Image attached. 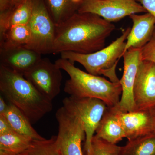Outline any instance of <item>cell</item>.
<instances>
[{"mask_svg": "<svg viewBox=\"0 0 155 155\" xmlns=\"http://www.w3.org/2000/svg\"><path fill=\"white\" fill-rule=\"evenodd\" d=\"M115 28L112 22L96 14L75 12L56 26L52 53L97 51L105 48L106 40Z\"/></svg>", "mask_w": 155, "mask_h": 155, "instance_id": "obj_1", "label": "cell"}, {"mask_svg": "<svg viewBox=\"0 0 155 155\" xmlns=\"http://www.w3.org/2000/svg\"><path fill=\"white\" fill-rule=\"evenodd\" d=\"M0 91L32 124L51 111L52 101L41 94L23 75L0 65Z\"/></svg>", "mask_w": 155, "mask_h": 155, "instance_id": "obj_2", "label": "cell"}, {"mask_svg": "<svg viewBox=\"0 0 155 155\" xmlns=\"http://www.w3.org/2000/svg\"><path fill=\"white\" fill-rule=\"evenodd\" d=\"M55 63L69 75L64 90L70 96L97 99L109 107L118 106L122 92L120 82H113L84 72L75 67L74 63L63 58L58 59Z\"/></svg>", "mask_w": 155, "mask_h": 155, "instance_id": "obj_3", "label": "cell"}, {"mask_svg": "<svg viewBox=\"0 0 155 155\" xmlns=\"http://www.w3.org/2000/svg\"><path fill=\"white\" fill-rule=\"evenodd\" d=\"M128 27L122 35L107 47L88 54L71 51L61 53V58L72 63L81 64L87 72L95 75H104L113 82H120L116 75V68L120 58L123 57L127 36L130 30Z\"/></svg>", "mask_w": 155, "mask_h": 155, "instance_id": "obj_4", "label": "cell"}, {"mask_svg": "<svg viewBox=\"0 0 155 155\" xmlns=\"http://www.w3.org/2000/svg\"><path fill=\"white\" fill-rule=\"evenodd\" d=\"M63 107L80 119L85 133L84 150L91 155V142L102 118L108 107L101 100L70 96L63 101Z\"/></svg>", "mask_w": 155, "mask_h": 155, "instance_id": "obj_5", "label": "cell"}, {"mask_svg": "<svg viewBox=\"0 0 155 155\" xmlns=\"http://www.w3.org/2000/svg\"><path fill=\"white\" fill-rule=\"evenodd\" d=\"M30 41L24 47L41 54L52 53L56 25L43 0H33V9L28 24Z\"/></svg>", "mask_w": 155, "mask_h": 155, "instance_id": "obj_6", "label": "cell"}, {"mask_svg": "<svg viewBox=\"0 0 155 155\" xmlns=\"http://www.w3.org/2000/svg\"><path fill=\"white\" fill-rule=\"evenodd\" d=\"M56 118L59 125L57 142L62 155H83L81 143L85 133L80 119L63 106L57 110Z\"/></svg>", "mask_w": 155, "mask_h": 155, "instance_id": "obj_7", "label": "cell"}, {"mask_svg": "<svg viewBox=\"0 0 155 155\" xmlns=\"http://www.w3.org/2000/svg\"><path fill=\"white\" fill-rule=\"evenodd\" d=\"M77 12L96 14L111 22L131 14L147 13L136 0H83Z\"/></svg>", "mask_w": 155, "mask_h": 155, "instance_id": "obj_8", "label": "cell"}, {"mask_svg": "<svg viewBox=\"0 0 155 155\" xmlns=\"http://www.w3.org/2000/svg\"><path fill=\"white\" fill-rule=\"evenodd\" d=\"M61 69L47 58H41L23 76L41 94L52 101L61 91Z\"/></svg>", "mask_w": 155, "mask_h": 155, "instance_id": "obj_9", "label": "cell"}, {"mask_svg": "<svg viewBox=\"0 0 155 155\" xmlns=\"http://www.w3.org/2000/svg\"><path fill=\"white\" fill-rule=\"evenodd\" d=\"M141 49L130 48L123 54L124 71L120 83L122 92L120 101L116 107L119 110H136L133 90L139 67L141 63Z\"/></svg>", "mask_w": 155, "mask_h": 155, "instance_id": "obj_10", "label": "cell"}, {"mask_svg": "<svg viewBox=\"0 0 155 155\" xmlns=\"http://www.w3.org/2000/svg\"><path fill=\"white\" fill-rule=\"evenodd\" d=\"M136 110L155 107V65L142 61L139 67L133 90Z\"/></svg>", "mask_w": 155, "mask_h": 155, "instance_id": "obj_11", "label": "cell"}, {"mask_svg": "<svg viewBox=\"0 0 155 155\" xmlns=\"http://www.w3.org/2000/svg\"><path fill=\"white\" fill-rule=\"evenodd\" d=\"M115 108L128 140L155 134V115L151 110L123 112Z\"/></svg>", "mask_w": 155, "mask_h": 155, "instance_id": "obj_12", "label": "cell"}, {"mask_svg": "<svg viewBox=\"0 0 155 155\" xmlns=\"http://www.w3.org/2000/svg\"><path fill=\"white\" fill-rule=\"evenodd\" d=\"M41 58V54L24 47L0 50V65L22 75Z\"/></svg>", "mask_w": 155, "mask_h": 155, "instance_id": "obj_13", "label": "cell"}, {"mask_svg": "<svg viewBox=\"0 0 155 155\" xmlns=\"http://www.w3.org/2000/svg\"><path fill=\"white\" fill-rule=\"evenodd\" d=\"M129 17L133 26L126 40L124 54L130 48L143 47L150 40L155 30V18L150 13L133 14Z\"/></svg>", "mask_w": 155, "mask_h": 155, "instance_id": "obj_14", "label": "cell"}, {"mask_svg": "<svg viewBox=\"0 0 155 155\" xmlns=\"http://www.w3.org/2000/svg\"><path fill=\"white\" fill-rule=\"evenodd\" d=\"M95 133L96 137L113 144H116L125 138V130L115 107H108Z\"/></svg>", "mask_w": 155, "mask_h": 155, "instance_id": "obj_15", "label": "cell"}, {"mask_svg": "<svg viewBox=\"0 0 155 155\" xmlns=\"http://www.w3.org/2000/svg\"><path fill=\"white\" fill-rule=\"evenodd\" d=\"M32 9L33 0H26L16 8L0 12V34L12 26L28 24Z\"/></svg>", "mask_w": 155, "mask_h": 155, "instance_id": "obj_16", "label": "cell"}, {"mask_svg": "<svg viewBox=\"0 0 155 155\" xmlns=\"http://www.w3.org/2000/svg\"><path fill=\"white\" fill-rule=\"evenodd\" d=\"M14 131L30 137L33 140H43L41 136L32 127L28 118L17 107L10 104L5 115Z\"/></svg>", "mask_w": 155, "mask_h": 155, "instance_id": "obj_17", "label": "cell"}, {"mask_svg": "<svg viewBox=\"0 0 155 155\" xmlns=\"http://www.w3.org/2000/svg\"><path fill=\"white\" fill-rule=\"evenodd\" d=\"M30 38V29L28 24L12 26L0 34V50L25 47Z\"/></svg>", "mask_w": 155, "mask_h": 155, "instance_id": "obj_18", "label": "cell"}, {"mask_svg": "<svg viewBox=\"0 0 155 155\" xmlns=\"http://www.w3.org/2000/svg\"><path fill=\"white\" fill-rule=\"evenodd\" d=\"M33 140L15 131L0 135V155H19L27 149Z\"/></svg>", "mask_w": 155, "mask_h": 155, "instance_id": "obj_19", "label": "cell"}, {"mask_svg": "<svg viewBox=\"0 0 155 155\" xmlns=\"http://www.w3.org/2000/svg\"><path fill=\"white\" fill-rule=\"evenodd\" d=\"M120 155H155V134L128 140Z\"/></svg>", "mask_w": 155, "mask_h": 155, "instance_id": "obj_20", "label": "cell"}, {"mask_svg": "<svg viewBox=\"0 0 155 155\" xmlns=\"http://www.w3.org/2000/svg\"><path fill=\"white\" fill-rule=\"evenodd\" d=\"M48 10L56 26L71 17L78 8L71 0H47Z\"/></svg>", "mask_w": 155, "mask_h": 155, "instance_id": "obj_21", "label": "cell"}, {"mask_svg": "<svg viewBox=\"0 0 155 155\" xmlns=\"http://www.w3.org/2000/svg\"><path fill=\"white\" fill-rule=\"evenodd\" d=\"M19 155H62L58 146L57 136L49 139L34 140L30 146Z\"/></svg>", "mask_w": 155, "mask_h": 155, "instance_id": "obj_22", "label": "cell"}, {"mask_svg": "<svg viewBox=\"0 0 155 155\" xmlns=\"http://www.w3.org/2000/svg\"><path fill=\"white\" fill-rule=\"evenodd\" d=\"M91 155H120L122 147L110 143L95 136L91 142Z\"/></svg>", "mask_w": 155, "mask_h": 155, "instance_id": "obj_23", "label": "cell"}, {"mask_svg": "<svg viewBox=\"0 0 155 155\" xmlns=\"http://www.w3.org/2000/svg\"><path fill=\"white\" fill-rule=\"evenodd\" d=\"M142 61L152 62L155 65V30L152 37L141 48Z\"/></svg>", "mask_w": 155, "mask_h": 155, "instance_id": "obj_24", "label": "cell"}, {"mask_svg": "<svg viewBox=\"0 0 155 155\" xmlns=\"http://www.w3.org/2000/svg\"><path fill=\"white\" fill-rule=\"evenodd\" d=\"M26 0H0V12L18 7Z\"/></svg>", "mask_w": 155, "mask_h": 155, "instance_id": "obj_25", "label": "cell"}, {"mask_svg": "<svg viewBox=\"0 0 155 155\" xmlns=\"http://www.w3.org/2000/svg\"><path fill=\"white\" fill-rule=\"evenodd\" d=\"M14 131L5 116L0 115V135Z\"/></svg>", "mask_w": 155, "mask_h": 155, "instance_id": "obj_26", "label": "cell"}, {"mask_svg": "<svg viewBox=\"0 0 155 155\" xmlns=\"http://www.w3.org/2000/svg\"><path fill=\"white\" fill-rule=\"evenodd\" d=\"M147 12L153 15L155 18V0H138Z\"/></svg>", "mask_w": 155, "mask_h": 155, "instance_id": "obj_27", "label": "cell"}, {"mask_svg": "<svg viewBox=\"0 0 155 155\" xmlns=\"http://www.w3.org/2000/svg\"><path fill=\"white\" fill-rule=\"evenodd\" d=\"M9 105L6 104L3 97H0V115H4L8 108Z\"/></svg>", "mask_w": 155, "mask_h": 155, "instance_id": "obj_28", "label": "cell"}, {"mask_svg": "<svg viewBox=\"0 0 155 155\" xmlns=\"http://www.w3.org/2000/svg\"><path fill=\"white\" fill-rule=\"evenodd\" d=\"M83 0H71V2L74 5L76 6L78 9V7L80 6L81 3L82 2Z\"/></svg>", "mask_w": 155, "mask_h": 155, "instance_id": "obj_29", "label": "cell"}, {"mask_svg": "<svg viewBox=\"0 0 155 155\" xmlns=\"http://www.w3.org/2000/svg\"><path fill=\"white\" fill-rule=\"evenodd\" d=\"M151 110H152L154 114L155 115V107L153 108Z\"/></svg>", "mask_w": 155, "mask_h": 155, "instance_id": "obj_30", "label": "cell"}]
</instances>
